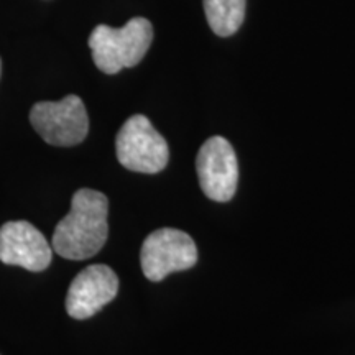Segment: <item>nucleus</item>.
Segmentation results:
<instances>
[{"label": "nucleus", "instance_id": "1a4fd4ad", "mask_svg": "<svg viewBox=\"0 0 355 355\" xmlns=\"http://www.w3.org/2000/svg\"><path fill=\"white\" fill-rule=\"evenodd\" d=\"M247 0H204L207 24L219 37H230L245 19Z\"/></svg>", "mask_w": 355, "mask_h": 355}, {"label": "nucleus", "instance_id": "423d86ee", "mask_svg": "<svg viewBox=\"0 0 355 355\" xmlns=\"http://www.w3.org/2000/svg\"><path fill=\"white\" fill-rule=\"evenodd\" d=\"M199 184L207 198L227 202L234 198L239 183V163L232 145L224 137L204 141L196 158Z\"/></svg>", "mask_w": 355, "mask_h": 355}, {"label": "nucleus", "instance_id": "7ed1b4c3", "mask_svg": "<svg viewBox=\"0 0 355 355\" xmlns=\"http://www.w3.org/2000/svg\"><path fill=\"white\" fill-rule=\"evenodd\" d=\"M115 155L127 170L145 175L163 171L170 159L166 140L157 132L145 115L127 119L115 139Z\"/></svg>", "mask_w": 355, "mask_h": 355}, {"label": "nucleus", "instance_id": "f03ea898", "mask_svg": "<svg viewBox=\"0 0 355 355\" xmlns=\"http://www.w3.org/2000/svg\"><path fill=\"white\" fill-rule=\"evenodd\" d=\"M153 40V26L144 17H135L121 28L97 25L89 37V48L97 68L105 74H117L144 60Z\"/></svg>", "mask_w": 355, "mask_h": 355}, {"label": "nucleus", "instance_id": "20e7f679", "mask_svg": "<svg viewBox=\"0 0 355 355\" xmlns=\"http://www.w3.org/2000/svg\"><path fill=\"white\" fill-rule=\"evenodd\" d=\"M30 122L46 144L73 146L87 137L89 117L81 97L66 96L58 102H38L30 110Z\"/></svg>", "mask_w": 355, "mask_h": 355}, {"label": "nucleus", "instance_id": "9d476101", "mask_svg": "<svg viewBox=\"0 0 355 355\" xmlns=\"http://www.w3.org/2000/svg\"><path fill=\"white\" fill-rule=\"evenodd\" d=\"M0 71H2V63H0Z\"/></svg>", "mask_w": 355, "mask_h": 355}, {"label": "nucleus", "instance_id": "0eeeda50", "mask_svg": "<svg viewBox=\"0 0 355 355\" xmlns=\"http://www.w3.org/2000/svg\"><path fill=\"white\" fill-rule=\"evenodd\" d=\"M51 245L44 235L26 220L6 222L0 227V261L43 272L51 263Z\"/></svg>", "mask_w": 355, "mask_h": 355}, {"label": "nucleus", "instance_id": "39448f33", "mask_svg": "<svg viewBox=\"0 0 355 355\" xmlns=\"http://www.w3.org/2000/svg\"><path fill=\"white\" fill-rule=\"evenodd\" d=\"M196 261L198 248L191 235L171 227L150 234L140 250L141 272L150 282H162L170 273L193 268Z\"/></svg>", "mask_w": 355, "mask_h": 355}, {"label": "nucleus", "instance_id": "f257e3e1", "mask_svg": "<svg viewBox=\"0 0 355 355\" xmlns=\"http://www.w3.org/2000/svg\"><path fill=\"white\" fill-rule=\"evenodd\" d=\"M109 199L94 189H79L71 201L69 214L58 222L51 243L58 255L86 260L99 254L109 235Z\"/></svg>", "mask_w": 355, "mask_h": 355}, {"label": "nucleus", "instance_id": "6e6552de", "mask_svg": "<svg viewBox=\"0 0 355 355\" xmlns=\"http://www.w3.org/2000/svg\"><path fill=\"white\" fill-rule=\"evenodd\" d=\"M119 291V278L107 265H91L71 283L66 311L74 319H89L110 303Z\"/></svg>", "mask_w": 355, "mask_h": 355}]
</instances>
